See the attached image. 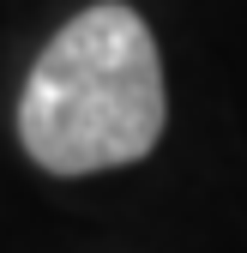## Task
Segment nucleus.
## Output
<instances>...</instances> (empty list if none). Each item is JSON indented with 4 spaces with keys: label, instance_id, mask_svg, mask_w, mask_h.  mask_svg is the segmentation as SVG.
<instances>
[{
    "label": "nucleus",
    "instance_id": "nucleus-1",
    "mask_svg": "<svg viewBox=\"0 0 247 253\" xmlns=\"http://www.w3.org/2000/svg\"><path fill=\"white\" fill-rule=\"evenodd\" d=\"M163 126L169 90L157 37L121 0L73 12L42 42L18 97V145L42 175L60 181L139 163L157 151Z\"/></svg>",
    "mask_w": 247,
    "mask_h": 253
}]
</instances>
